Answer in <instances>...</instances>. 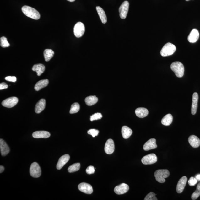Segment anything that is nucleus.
I'll return each instance as SVG.
<instances>
[{
    "label": "nucleus",
    "mask_w": 200,
    "mask_h": 200,
    "mask_svg": "<svg viewBox=\"0 0 200 200\" xmlns=\"http://www.w3.org/2000/svg\"><path fill=\"white\" fill-rule=\"evenodd\" d=\"M195 178H196L197 180L200 181V175H197L195 177Z\"/></svg>",
    "instance_id": "nucleus-42"
},
{
    "label": "nucleus",
    "mask_w": 200,
    "mask_h": 200,
    "mask_svg": "<svg viewBox=\"0 0 200 200\" xmlns=\"http://www.w3.org/2000/svg\"><path fill=\"white\" fill-rule=\"evenodd\" d=\"M115 150L114 141L112 139L107 140L105 146V151L107 154H112Z\"/></svg>",
    "instance_id": "nucleus-12"
},
{
    "label": "nucleus",
    "mask_w": 200,
    "mask_h": 200,
    "mask_svg": "<svg viewBox=\"0 0 200 200\" xmlns=\"http://www.w3.org/2000/svg\"><path fill=\"white\" fill-rule=\"evenodd\" d=\"M85 27L81 22H78L74 26L73 32L75 36L77 38H80L83 35L85 32Z\"/></svg>",
    "instance_id": "nucleus-5"
},
{
    "label": "nucleus",
    "mask_w": 200,
    "mask_h": 200,
    "mask_svg": "<svg viewBox=\"0 0 200 200\" xmlns=\"http://www.w3.org/2000/svg\"><path fill=\"white\" fill-rule=\"evenodd\" d=\"M176 50V47L174 44L168 43L165 45L160 51L162 57H167L173 55Z\"/></svg>",
    "instance_id": "nucleus-3"
},
{
    "label": "nucleus",
    "mask_w": 200,
    "mask_h": 200,
    "mask_svg": "<svg viewBox=\"0 0 200 200\" xmlns=\"http://www.w3.org/2000/svg\"><path fill=\"white\" fill-rule=\"evenodd\" d=\"M30 174L33 178H38L41 176V170L40 166L36 162H34L31 165Z\"/></svg>",
    "instance_id": "nucleus-6"
},
{
    "label": "nucleus",
    "mask_w": 200,
    "mask_h": 200,
    "mask_svg": "<svg viewBox=\"0 0 200 200\" xmlns=\"http://www.w3.org/2000/svg\"><path fill=\"white\" fill-rule=\"evenodd\" d=\"M70 157L69 154H66L62 156L59 158L57 165V168L58 170H61L64 166L69 161Z\"/></svg>",
    "instance_id": "nucleus-15"
},
{
    "label": "nucleus",
    "mask_w": 200,
    "mask_h": 200,
    "mask_svg": "<svg viewBox=\"0 0 200 200\" xmlns=\"http://www.w3.org/2000/svg\"><path fill=\"white\" fill-rule=\"evenodd\" d=\"M173 121V116L170 114H168L165 116L162 119L161 123L165 126L170 125Z\"/></svg>",
    "instance_id": "nucleus-28"
},
{
    "label": "nucleus",
    "mask_w": 200,
    "mask_h": 200,
    "mask_svg": "<svg viewBox=\"0 0 200 200\" xmlns=\"http://www.w3.org/2000/svg\"><path fill=\"white\" fill-rule=\"evenodd\" d=\"M156 194L153 192H151L148 194L145 197V200H157L158 199L156 197Z\"/></svg>",
    "instance_id": "nucleus-34"
},
{
    "label": "nucleus",
    "mask_w": 200,
    "mask_h": 200,
    "mask_svg": "<svg viewBox=\"0 0 200 200\" xmlns=\"http://www.w3.org/2000/svg\"><path fill=\"white\" fill-rule=\"evenodd\" d=\"M135 113L137 116L142 118L147 116L149 112L148 109L145 108H139L136 109Z\"/></svg>",
    "instance_id": "nucleus-22"
},
{
    "label": "nucleus",
    "mask_w": 200,
    "mask_h": 200,
    "mask_svg": "<svg viewBox=\"0 0 200 200\" xmlns=\"http://www.w3.org/2000/svg\"><path fill=\"white\" fill-rule=\"evenodd\" d=\"M157 157L156 154H151L144 156L142 159V162L144 165H150L154 163L157 161Z\"/></svg>",
    "instance_id": "nucleus-8"
},
{
    "label": "nucleus",
    "mask_w": 200,
    "mask_h": 200,
    "mask_svg": "<svg viewBox=\"0 0 200 200\" xmlns=\"http://www.w3.org/2000/svg\"><path fill=\"white\" fill-rule=\"evenodd\" d=\"M44 57L45 61L48 62L52 58L54 55V52L51 49H46L44 51Z\"/></svg>",
    "instance_id": "nucleus-29"
},
{
    "label": "nucleus",
    "mask_w": 200,
    "mask_h": 200,
    "mask_svg": "<svg viewBox=\"0 0 200 200\" xmlns=\"http://www.w3.org/2000/svg\"><path fill=\"white\" fill-rule=\"evenodd\" d=\"M80 164L79 163L74 164L70 166L68 168V171L69 173H73L77 172L80 170Z\"/></svg>",
    "instance_id": "nucleus-30"
},
{
    "label": "nucleus",
    "mask_w": 200,
    "mask_h": 200,
    "mask_svg": "<svg viewBox=\"0 0 200 200\" xmlns=\"http://www.w3.org/2000/svg\"><path fill=\"white\" fill-rule=\"evenodd\" d=\"M80 110V105L78 103H75L72 105L70 113L71 114L77 113L79 112Z\"/></svg>",
    "instance_id": "nucleus-31"
},
{
    "label": "nucleus",
    "mask_w": 200,
    "mask_h": 200,
    "mask_svg": "<svg viewBox=\"0 0 200 200\" xmlns=\"http://www.w3.org/2000/svg\"><path fill=\"white\" fill-rule=\"evenodd\" d=\"M96 9L99 16L103 24H106L107 21V19L104 10L100 7H97Z\"/></svg>",
    "instance_id": "nucleus-26"
},
{
    "label": "nucleus",
    "mask_w": 200,
    "mask_h": 200,
    "mask_svg": "<svg viewBox=\"0 0 200 200\" xmlns=\"http://www.w3.org/2000/svg\"><path fill=\"white\" fill-rule=\"evenodd\" d=\"M5 79L8 81L15 82L17 80L16 78L15 77H11V76H8L5 78Z\"/></svg>",
    "instance_id": "nucleus-39"
},
{
    "label": "nucleus",
    "mask_w": 200,
    "mask_h": 200,
    "mask_svg": "<svg viewBox=\"0 0 200 200\" xmlns=\"http://www.w3.org/2000/svg\"><path fill=\"white\" fill-rule=\"evenodd\" d=\"M132 133L133 131L132 129L126 126H123L122 128V134L123 138L125 139L129 138Z\"/></svg>",
    "instance_id": "nucleus-23"
},
{
    "label": "nucleus",
    "mask_w": 200,
    "mask_h": 200,
    "mask_svg": "<svg viewBox=\"0 0 200 200\" xmlns=\"http://www.w3.org/2000/svg\"><path fill=\"white\" fill-rule=\"evenodd\" d=\"M199 34L198 31L196 29H194L191 31L189 35L187 40L189 42L192 43H195L198 40Z\"/></svg>",
    "instance_id": "nucleus-17"
},
{
    "label": "nucleus",
    "mask_w": 200,
    "mask_h": 200,
    "mask_svg": "<svg viewBox=\"0 0 200 200\" xmlns=\"http://www.w3.org/2000/svg\"><path fill=\"white\" fill-rule=\"evenodd\" d=\"M50 133L46 131H38L32 134L33 137L35 138H47L50 137Z\"/></svg>",
    "instance_id": "nucleus-19"
},
{
    "label": "nucleus",
    "mask_w": 200,
    "mask_h": 200,
    "mask_svg": "<svg viewBox=\"0 0 200 200\" xmlns=\"http://www.w3.org/2000/svg\"><path fill=\"white\" fill-rule=\"evenodd\" d=\"M45 106H46V101L45 99H41L36 105L35 108V112L37 113H41L44 110Z\"/></svg>",
    "instance_id": "nucleus-21"
},
{
    "label": "nucleus",
    "mask_w": 200,
    "mask_h": 200,
    "mask_svg": "<svg viewBox=\"0 0 200 200\" xmlns=\"http://www.w3.org/2000/svg\"><path fill=\"white\" fill-rule=\"evenodd\" d=\"M8 87V85L5 82H3V83L0 84V89L1 90L7 89Z\"/></svg>",
    "instance_id": "nucleus-40"
},
{
    "label": "nucleus",
    "mask_w": 200,
    "mask_h": 200,
    "mask_svg": "<svg viewBox=\"0 0 200 200\" xmlns=\"http://www.w3.org/2000/svg\"><path fill=\"white\" fill-rule=\"evenodd\" d=\"M78 189L82 192L87 194H91L93 192L92 186L87 183H80L78 185Z\"/></svg>",
    "instance_id": "nucleus-10"
},
{
    "label": "nucleus",
    "mask_w": 200,
    "mask_h": 200,
    "mask_svg": "<svg viewBox=\"0 0 200 200\" xmlns=\"http://www.w3.org/2000/svg\"><path fill=\"white\" fill-rule=\"evenodd\" d=\"M1 46L3 48L10 46V44L6 37L3 36L1 38Z\"/></svg>",
    "instance_id": "nucleus-32"
},
{
    "label": "nucleus",
    "mask_w": 200,
    "mask_h": 200,
    "mask_svg": "<svg viewBox=\"0 0 200 200\" xmlns=\"http://www.w3.org/2000/svg\"><path fill=\"white\" fill-rule=\"evenodd\" d=\"M23 13L28 17L35 20H38L41 17L40 13L34 8L28 6H24L22 8Z\"/></svg>",
    "instance_id": "nucleus-1"
},
{
    "label": "nucleus",
    "mask_w": 200,
    "mask_h": 200,
    "mask_svg": "<svg viewBox=\"0 0 200 200\" xmlns=\"http://www.w3.org/2000/svg\"><path fill=\"white\" fill-rule=\"evenodd\" d=\"M200 196V190L197 189L196 190L191 196V198L193 200L197 199Z\"/></svg>",
    "instance_id": "nucleus-36"
},
{
    "label": "nucleus",
    "mask_w": 200,
    "mask_h": 200,
    "mask_svg": "<svg viewBox=\"0 0 200 200\" xmlns=\"http://www.w3.org/2000/svg\"><path fill=\"white\" fill-rule=\"evenodd\" d=\"M129 3L127 1H125L122 4L119 8V15L122 19L126 18L129 9Z\"/></svg>",
    "instance_id": "nucleus-7"
},
{
    "label": "nucleus",
    "mask_w": 200,
    "mask_h": 200,
    "mask_svg": "<svg viewBox=\"0 0 200 200\" xmlns=\"http://www.w3.org/2000/svg\"><path fill=\"white\" fill-rule=\"evenodd\" d=\"M49 84L48 79H44L40 80L35 84V89L37 91H39L42 88L46 87Z\"/></svg>",
    "instance_id": "nucleus-25"
},
{
    "label": "nucleus",
    "mask_w": 200,
    "mask_h": 200,
    "mask_svg": "<svg viewBox=\"0 0 200 200\" xmlns=\"http://www.w3.org/2000/svg\"><path fill=\"white\" fill-rule=\"evenodd\" d=\"M102 117V115L101 113H95L92 116H90V120L91 121L98 120L101 119Z\"/></svg>",
    "instance_id": "nucleus-33"
},
{
    "label": "nucleus",
    "mask_w": 200,
    "mask_h": 200,
    "mask_svg": "<svg viewBox=\"0 0 200 200\" xmlns=\"http://www.w3.org/2000/svg\"><path fill=\"white\" fill-rule=\"evenodd\" d=\"M45 69V66L42 64H37L33 66V71L36 72L37 75L40 76L44 73Z\"/></svg>",
    "instance_id": "nucleus-24"
},
{
    "label": "nucleus",
    "mask_w": 200,
    "mask_h": 200,
    "mask_svg": "<svg viewBox=\"0 0 200 200\" xmlns=\"http://www.w3.org/2000/svg\"><path fill=\"white\" fill-rule=\"evenodd\" d=\"M4 170H5V168H4V167L3 166H0V173H3Z\"/></svg>",
    "instance_id": "nucleus-41"
},
{
    "label": "nucleus",
    "mask_w": 200,
    "mask_h": 200,
    "mask_svg": "<svg viewBox=\"0 0 200 200\" xmlns=\"http://www.w3.org/2000/svg\"><path fill=\"white\" fill-rule=\"evenodd\" d=\"M18 102V99L16 97H12L4 100L2 104L4 107L11 108L15 106Z\"/></svg>",
    "instance_id": "nucleus-9"
},
{
    "label": "nucleus",
    "mask_w": 200,
    "mask_h": 200,
    "mask_svg": "<svg viewBox=\"0 0 200 200\" xmlns=\"http://www.w3.org/2000/svg\"><path fill=\"white\" fill-rule=\"evenodd\" d=\"M129 189L128 185L125 183H122L115 187L114 192L117 195H122L127 193Z\"/></svg>",
    "instance_id": "nucleus-11"
},
{
    "label": "nucleus",
    "mask_w": 200,
    "mask_h": 200,
    "mask_svg": "<svg viewBox=\"0 0 200 200\" xmlns=\"http://www.w3.org/2000/svg\"><path fill=\"white\" fill-rule=\"evenodd\" d=\"M188 141L190 145L194 148H197L200 145V140L196 136L192 135L190 136Z\"/></svg>",
    "instance_id": "nucleus-20"
},
{
    "label": "nucleus",
    "mask_w": 200,
    "mask_h": 200,
    "mask_svg": "<svg viewBox=\"0 0 200 200\" xmlns=\"http://www.w3.org/2000/svg\"><path fill=\"white\" fill-rule=\"evenodd\" d=\"M170 173L167 170H158L154 172V176L158 182L164 183L165 182V178L170 176Z\"/></svg>",
    "instance_id": "nucleus-4"
},
{
    "label": "nucleus",
    "mask_w": 200,
    "mask_h": 200,
    "mask_svg": "<svg viewBox=\"0 0 200 200\" xmlns=\"http://www.w3.org/2000/svg\"><path fill=\"white\" fill-rule=\"evenodd\" d=\"M197 189L200 190V183L197 186Z\"/></svg>",
    "instance_id": "nucleus-43"
},
{
    "label": "nucleus",
    "mask_w": 200,
    "mask_h": 200,
    "mask_svg": "<svg viewBox=\"0 0 200 200\" xmlns=\"http://www.w3.org/2000/svg\"><path fill=\"white\" fill-rule=\"evenodd\" d=\"M199 96L197 93H194L192 96V105L191 113L194 115L196 113L197 108V103Z\"/></svg>",
    "instance_id": "nucleus-16"
},
{
    "label": "nucleus",
    "mask_w": 200,
    "mask_h": 200,
    "mask_svg": "<svg viewBox=\"0 0 200 200\" xmlns=\"http://www.w3.org/2000/svg\"><path fill=\"white\" fill-rule=\"evenodd\" d=\"M157 147L156 144V140L152 138L146 142L143 146V149L145 151H148L150 150L155 149Z\"/></svg>",
    "instance_id": "nucleus-14"
},
{
    "label": "nucleus",
    "mask_w": 200,
    "mask_h": 200,
    "mask_svg": "<svg viewBox=\"0 0 200 200\" xmlns=\"http://www.w3.org/2000/svg\"><path fill=\"white\" fill-rule=\"evenodd\" d=\"M197 183V180L196 178L191 177L188 181L189 185L191 186H194Z\"/></svg>",
    "instance_id": "nucleus-37"
},
{
    "label": "nucleus",
    "mask_w": 200,
    "mask_h": 200,
    "mask_svg": "<svg viewBox=\"0 0 200 200\" xmlns=\"http://www.w3.org/2000/svg\"><path fill=\"white\" fill-rule=\"evenodd\" d=\"M98 98L96 96H90L85 98V102L87 105L91 106L95 104L98 102Z\"/></svg>",
    "instance_id": "nucleus-27"
},
{
    "label": "nucleus",
    "mask_w": 200,
    "mask_h": 200,
    "mask_svg": "<svg viewBox=\"0 0 200 200\" xmlns=\"http://www.w3.org/2000/svg\"><path fill=\"white\" fill-rule=\"evenodd\" d=\"M99 132H100L98 130L95 129H90L88 131V134L91 135L93 137H95L96 136H98Z\"/></svg>",
    "instance_id": "nucleus-35"
},
{
    "label": "nucleus",
    "mask_w": 200,
    "mask_h": 200,
    "mask_svg": "<svg viewBox=\"0 0 200 200\" xmlns=\"http://www.w3.org/2000/svg\"><path fill=\"white\" fill-rule=\"evenodd\" d=\"M187 180V178L185 176L182 177V178L179 179L176 187L177 193H181L182 192L186 185Z\"/></svg>",
    "instance_id": "nucleus-13"
},
{
    "label": "nucleus",
    "mask_w": 200,
    "mask_h": 200,
    "mask_svg": "<svg viewBox=\"0 0 200 200\" xmlns=\"http://www.w3.org/2000/svg\"><path fill=\"white\" fill-rule=\"evenodd\" d=\"M67 1H69L70 2H73L75 1V0H67Z\"/></svg>",
    "instance_id": "nucleus-44"
},
{
    "label": "nucleus",
    "mask_w": 200,
    "mask_h": 200,
    "mask_svg": "<svg viewBox=\"0 0 200 200\" xmlns=\"http://www.w3.org/2000/svg\"><path fill=\"white\" fill-rule=\"evenodd\" d=\"M186 1H190V0H186Z\"/></svg>",
    "instance_id": "nucleus-45"
},
{
    "label": "nucleus",
    "mask_w": 200,
    "mask_h": 200,
    "mask_svg": "<svg viewBox=\"0 0 200 200\" xmlns=\"http://www.w3.org/2000/svg\"><path fill=\"white\" fill-rule=\"evenodd\" d=\"M0 149L1 155L5 156L9 153L10 149L6 142L3 139H0Z\"/></svg>",
    "instance_id": "nucleus-18"
},
{
    "label": "nucleus",
    "mask_w": 200,
    "mask_h": 200,
    "mask_svg": "<svg viewBox=\"0 0 200 200\" xmlns=\"http://www.w3.org/2000/svg\"><path fill=\"white\" fill-rule=\"evenodd\" d=\"M170 68L177 77L181 78L184 75V66L180 62H175L171 64Z\"/></svg>",
    "instance_id": "nucleus-2"
},
{
    "label": "nucleus",
    "mask_w": 200,
    "mask_h": 200,
    "mask_svg": "<svg viewBox=\"0 0 200 200\" xmlns=\"http://www.w3.org/2000/svg\"><path fill=\"white\" fill-rule=\"evenodd\" d=\"M86 172L89 175L92 174L95 172V168L92 166H90L86 169Z\"/></svg>",
    "instance_id": "nucleus-38"
}]
</instances>
